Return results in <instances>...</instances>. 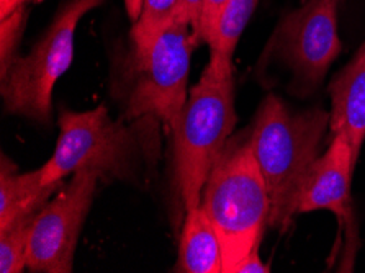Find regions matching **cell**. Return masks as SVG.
Listing matches in <instances>:
<instances>
[{
	"label": "cell",
	"instance_id": "obj_11",
	"mask_svg": "<svg viewBox=\"0 0 365 273\" xmlns=\"http://www.w3.org/2000/svg\"><path fill=\"white\" fill-rule=\"evenodd\" d=\"M64 183L63 180L44 185L40 169L20 174L14 160L7 154H2V159H0V227L7 226L21 213L41 210Z\"/></svg>",
	"mask_w": 365,
	"mask_h": 273
},
{
	"label": "cell",
	"instance_id": "obj_14",
	"mask_svg": "<svg viewBox=\"0 0 365 273\" xmlns=\"http://www.w3.org/2000/svg\"><path fill=\"white\" fill-rule=\"evenodd\" d=\"M257 2L259 0H230L223 14L220 15L212 38L207 43L210 59L223 68H233L236 46L256 10Z\"/></svg>",
	"mask_w": 365,
	"mask_h": 273
},
{
	"label": "cell",
	"instance_id": "obj_3",
	"mask_svg": "<svg viewBox=\"0 0 365 273\" xmlns=\"http://www.w3.org/2000/svg\"><path fill=\"white\" fill-rule=\"evenodd\" d=\"M235 126L233 68L210 59L173 131L175 178L185 211L200 206L205 183Z\"/></svg>",
	"mask_w": 365,
	"mask_h": 273
},
{
	"label": "cell",
	"instance_id": "obj_13",
	"mask_svg": "<svg viewBox=\"0 0 365 273\" xmlns=\"http://www.w3.org/2000/svg\"><path fill=\"white\" fill-rule=\"evenodd\" d=\"M175 21H184L182 0H143L140 16L133 21L131 28L133 56H135L133 63L146 58L163 31Z\"/></svg>",
	"mask_w": 365,
	"mask_h": 273
},
{
	"label": "cell",
	"instance_id": "obj_16",
	"mask_svg": "<svg viewBox=\"0 0 365 273\" xmlns=\"http://www.w3.org/2000/svg\"><path fill=\"white\" fill-rule=\"evenodd\" d=\"M26 26V7L14 10L0 19V81L7 77L19 53L21 38Z\"/></svg>",
	"mask_w": 365,
	"mask_h": 273
},
{
	"label": "cell",
	"instance_id": "obj_8",
	"mask_svg": "<svg viewBox=\"0 0 365 273\" xmlns=\"http://www.w3.org/2000/svg\"><path fill=\"white\" fill-rule=\"evenodd\" d=\"M101 178L92 170H77L43 206L31 230L26 269L41 273H71L79 236Z\"/></svg>",
	"mask_w": 365,
	"mask_h": 273
},
{
	"label": "cell",
	"instance_id": "obj_20",
	"mask_svg": "<svg viewBox=\"0 0 365 273\" xmlns=\"http://www.w3.org/2000/svg\"><path fill=\"white\" fill-rule=\"evenodd\" d=\"M30 0H0V19L2 16H7L9 14H12L14 10L20 9V7H26Z\"/></svg>",
	"mask_w": 365,
	"mask_h": 273
},
{
	"label": "cell",
	"instance_id": "obj_21",
	"mask_svg": "<svg viewBox=\"0 0 365 273\" xmlns=\"http://www.w3.org/2000/svg\"><path fill=\"white\" fill-rule=\"evenodd\" d=\"M123 2H125V9H126V14L130 16V20L135 21L138 16H140L143 0H123Z\"/></svg>",
	"mask_w": 365,
	"mask_h": 273
},
{
	"label": "cell",
	"instance_id": "obj_12",
	"mask_svg": "<svg viewBox=\"0 0 365 273\" xmlns=\"http://www.w3.org/2000/svg\"><path fill=\"white\" fill-rule=\"evenodd\" d=\"M175 272L225 273L220 237L202 206L185 211Z\"/></svg>",
	"mask_w": 365,
	"mask_h": 273
},
{
	"label": "cell",
	"instance_id": "obj_9",
	"mask_svg": "<svg viewBox=\"0 0 365 273\" xmlns=\"http://www.w3.org/2000/svg\"><path fill=\"white\" fill-rule=\"evenodd\" d=\"M351 143L344 133H336L329 146L314 160L303 183L297 205V215L312 211H331L339 220V230H347L352 244L356 237L352 215V172L356 167Z\"/></svg>",
	"mask_w": 365,
	"mask_h": 273
},
{
	"label": "cell",
	"instance_id": "obj_7",
	"mask_svg": "<svg viewBox=\"0 0 365 273\" xmlns=\"http://www.w3.org/2000/svg\"><path fill=\"white\" fill-rule=\"evenodd\" d=\"M341 0H303L287 14L270 40V53L290 69L295 93L314 92L342 51L337 10Z\"/></svg>",
	"mask_w": 365,
	"mask_h": 273
},
{
	"label": "cell",
	"instance_id": "obj_18",
	"mask_svg": "<svg viewBox=\"0 0 365 273\" xmlns=\"http://www.w3.org/2000/svg\"><path fill=\"white\" fill-rule=\"evenodd\" d=\"M182 5H184V21H187V24L192 26L193 38H197L198 26H200L202 19L203 0H182Z\"/></svg>",
	"mask_w": 365,
	"mask_h": 273
},
{
	"label": "cell",
	"instance_id": "obj_5",
	"mask_svg": "<svg viewBox=\"0 0 365 273\" xmlns=\"http://www.w3.org/2000/svg\"><path fill=\"white\" fill-rule=\"evenodd\" d=\"M103 0H69L31 51L19 58L2 82L5 110L36 123L51 121L53 91L74 61L76 31L81 20Z\"/></svg>",
	"mask_w": 365,
	"mask_h": 273
},
{
	"label": "cell",
	"instance_id": "obj_4",
	"mask_svg": "<svg viewBox=\"0 0 365 273\" xmlns=\"http://www.w3.org/2000/svg\"><path fill=\"white\" fill-rule=\"evenodd\" d=\"M123 120H112L105 105L88 111H61L56 148L40 167L44 185L63 182L82 169L96 172L101 182L138 178L140 143Z\"/></svg>",
	"mask_w": 365,
	"mask_h": 273
},
{
	"label": "cell",
	"instance_id": "obj_17",
	"mask_svg": "<svg viewBox=\"0 0 365 273\" xmlns=\"http://www.w3.org/2000/svg\"><path fill=\"white\" fill-rule=\"evenodd\" d=\"M230 0H203L202 7V19H200V26H198V33L195 38L197 46L200 44H207L212 38L215 26L218 24L220 15L223 14L226 5H228Z\"/></svg>",
	"mask_w": 365,
	"mask_h": 273
},
{
	"label": "cell",
	"instance_id": "obj_2",
	"mask_svg": "<svg viewBox=\"0 0 365 273\" xmlns=\"http://www.w3.org/2000/svg\"><path fill=\"white\" fill-rule=\"evenodd\" d=\"M200 206L223 250V272L236 269L261 244L270 218V197L252 154L249 133L230 138L205 183Z\"/></svg>",
	"mask_w": 365,
	"mask_h": 273
},
{
	"label": "cell",
	"instance_id": "obj_10",
	"mask_svg": "<svg viewBox=\"0 0 365 273\" xmlns=\"http://www.w3.org/2000/svg\"><path fill=\"white\" fill-rule=\"evenodd\" d=\"M329 97V130L344 133L357 163L365 143V41L331 81Z\"/></svg>",
	"mask_w": 365,
	"mask_h": 273
},
{
	"label": "cell",
	"instance_id": "obj_6",
	"mask_svg": "<svg viewBox=\"0 0 365 273\" xmlns=\"http://www.w3.org/2000/svg\"><path fill=\"white\" fill-rule=\"evenodd\" d=\"M195 48L192 26L185 21H175L163 31L146 58L135 61L125 120L156 118L173 135L189 97L190 58Z\"/></svg>",
	"mask_w": 365,
	"mask_h": 273
},
{
	"label": "cell",
	"instance_id": "obj_19",
	"mask_svg": "<svg viewBox=\"0 0 365 273\" xmlns=\"http://www.w3.org/2000/svg\"><path fill=\"white\" fill-rule=\"evenodd\" d=\"M269 272H270V267L265 265L261 260L259 247L254 249L236 269V273H269Z\"/></svg>",
	"mask_w": 365,
	"mask_h": 273
},
{
	"label": "cell",
	"instance_id": "obj_1",
	"mask_svg": "<svg viewBox=\"0 0 365 273\" xmlns=\"http://www.w3.org/2000/svg\"><path fill=\"white\" fill-rule=\"evenodd\" d=\"M328 128V111L292 110L275 96L265 97L257 110L249 143L269 190V226L280 232L289 230L297 216L303 183Z\"/></svg>",
	"mask_w": 365,
	"mask_h": 273
},
{
	"label": "cell",
	"instance_id": "obj_15",
	"mask_svg": "<svg viewBox=\"0 0 365 273\" xmlns=\"http://www.w3.org/2000/svg\"><path fill=\"white\" fill-rule=\"evenodd\" d=\"M40 211L21 213L7 226L0 227V272L2 273H21L26 269L31 230Z\"/></svg>",
	"mask_w": 365,
	"mask_h": 273
}]
</instances>
